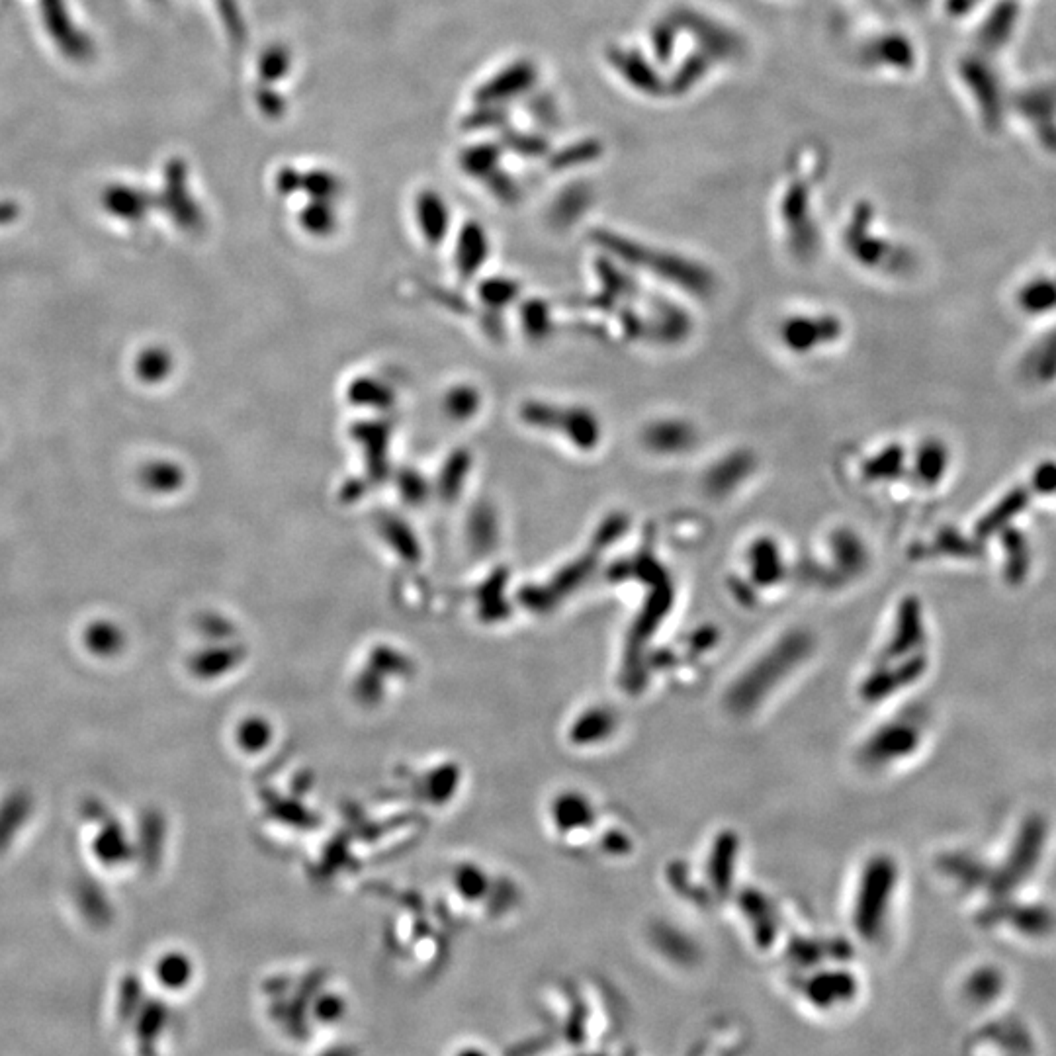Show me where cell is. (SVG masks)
Segmentation results:
<instances>
[{"label": "cell", "instance_id": "cell-1", "mask_svg": "<svg viewBox=\"0 0 1056 1056\" xmlns=\"http://www.w3.org/2000/svg\"><path fill=\"white\" fill-rule=\"evenodd\" d=\"M349 1012V1002L347 998H343L341 994L337 992H329L325 996H319L313 1004H311V1019L321 1025V1027H337L339 1023H343V1019L347 1017Z\"/></svg>", "mask_w": 1056, "mask_h": 1056}, {"label": "cell", "instance_id": "cell-2", "mask_svg": "<svg viewBox=\"0 0 1056 1056\" xmlns=\"http://www.w3.org/2000/svg\"><path fill=\"white\" fill-rule=\"evenodd\" d=\"M157 976H159V982L167 990L180 992V990H186L190 986L192 976H194V968L190 965V961H186L180 955H175V957H167L165 961H161Z\"/></svg>", "mask_w": 1056, "mask_h": 1056}, {"label": "cell", "instance_id": "cell-3", "mask_svg": "<svg viewBox=\"0 0 1056 1056\" xmlns=\"http://www.w3.org/2000/svg\"><path fill=\"white\" fill-rule=\"evenodd\" d=\"M452 1056H491L484 1047L480 1045H464V1047H458Z\"/></svg>", "mask_w": 1056, "mask_h": 1056}]
</instances>
